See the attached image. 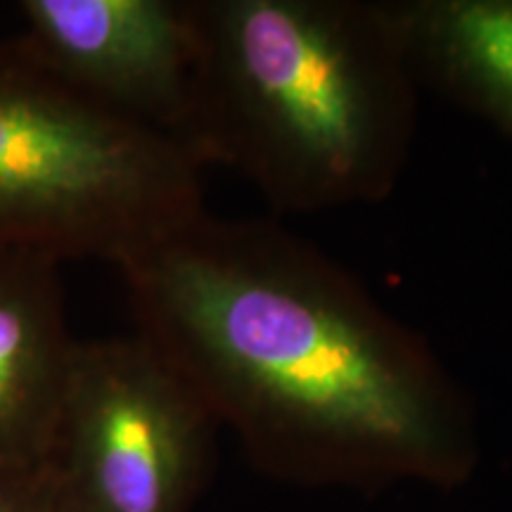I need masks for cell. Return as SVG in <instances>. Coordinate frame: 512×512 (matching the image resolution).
<instances>
[{
  "label": "cell",
  "instance_id": "cell-6",
  "mask_svg": "<svg viewBox=\"0 0 512 512\" xmlns=\"http://www.w3.org/2000/svg\"><path fill=\"white\" fill-rule=\"evenodd\" d=\"M60 266L0 247V467L46 460L76 351Z\"/></svg>",
  "mask_w": 512,
  "mask_h": 512
},
{
  "label": "cell",
  "instance_id": "cell-8",
  "mask_svg": "<svg viewBox=\"0 0 512 512\" xmlns=\"http://www.w3.org/2000/svg\"><path fill=\"white\" fill-rule=\"evenodd\" d=\"M0 512H62L46 460L0 467Z\"/></svg>",
  "mask_w": 512,
  "mask_h": 512
},
{
  "label": "cell",
  "instance_id": "cell-7",
  "mask_svg": "<svg viewBox=\"0 0 512 512\" xmlns=\"http://www.w3.org/2000/svg\"><path fill=\"white\" fill-rule=\"evenodd\" d=\"M420 86L512 138V0H392Z\"/></svg>",
  "mask_w": 512,
  "mask_h": 512
},
{
  "label": "cell",
  "instance_id": "cell-5",
  "mask_svg": "<svg viewBox=\"0 0 512 512\" xmlns=\"http://www.w3.org/2000/svg\"><path fill=\"white\" fill-rule=\"evenodd\" d=\"M24 43L76 91L185 147L197 74L192 0H24Z\"/></svg>",
  "mask_w": 512,
  "mask_h": 512
},
{
  "label": "cell",
  "instance_id": "cell-3",
  "mask_svg": "<svg viewBox=\"0 0 512 512\" xmlns=\"http://www.w3.org/2000/svg\"><path fill=\"white\" fill-rule=\"evenodd\" d=\"M202 166L174 138L0 41V247L121 266L202 214Z\"/></svg>",
  "mask_w": 512,
  "mask_h": 512
},
{
  "label": "cell",
  "instance_id": "cell-2",
  "mask_svg": "<svg viewBox=\"0 0 512 512\" xmlns=\"http://www.w3.org/2000/svg\"><path fill=\"white\" fill-rule=\"evenodd\" d=\"M197 74L185 150L280 211L382 202L418 128L392 0H192Z\"/></svg>",
  "mask_w": 512,
  "mask_h": 512
},
{
  "label": "cell",
  "instance_id": "cell-1",
  "mask_svg": "<svg viewBox=\"0 0 512 512\" xmlns=\"http://www.w3.org/2000/svg\"><path fill=\"white\" fill-rule=\"evenodd\" d=\"M119 271L136 335L275 475L453 486L475 467L470 401L437 351L278 223L202 211Z\"/></svg>",
  "mask_w": 512,
  "mask_h": 512
},
{
  "label": "cell",
  "instance_id": "cell-4",
  "mask_svg": "<svg viewBox=\"0 0 512 512\" xmlns=\"http://www.w3.org/2000/svg\"><path fill=\"white\" fill-rule=\"evenodd\" d=\"M219 427L136 332L79 342L46 453L62 512H190Z\"/></svg>",
  "mask_w": 512,
  "mask_h": 512
}]
</instances>
